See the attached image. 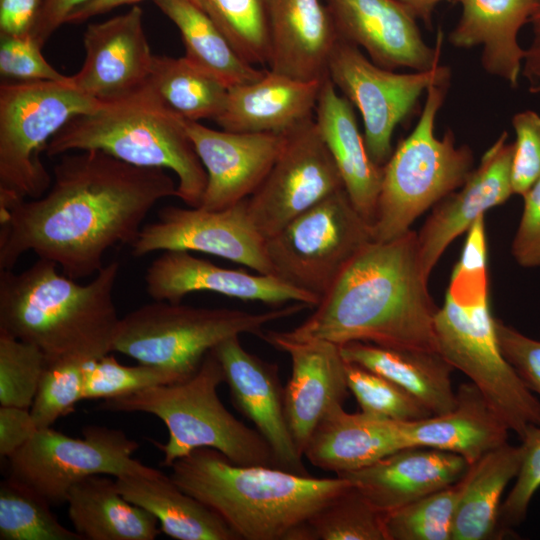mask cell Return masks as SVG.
<instances>
[{
  "label": "cell",
  "mask_w": 540,
  "mask_h": 540,
  "mask_svg": "<svg viewBox=\"0 0 540 540\" xmlns=\"http://www.w3.org/2000/svg\"><path fill=\"white\" fill-rule=\"evenodd\" d=\"M172 196L177 183L167 170L99 150L62 154L41 197L0 211V270L31 251L75 280L94 276L106 251L132 245L153 207Z\"/></svg>",
  "instance_id": "obj_1"
},
{
  "label": "cell",
  "mask_w": 540,
  "mask_h": 540,
  "mask_svg": "<svg viewBox=\"0 0 540 540\" xmlns=\"http://www.w3.org/2000/svg\"><path fill=\"white\" fill-rule=\"evenodd\" d=\"M417 232L369 242L349 262L315 311L283 334L337 345L360 341L437 352L435 316Z\"/></svg>",
  "instance_id": "obj_2"
},
{
  "label": "cell",
  "mask_w": 540,
  "mask_h": 540,
  "mask_svg": "<svg viewBox=\"0 0 540 540\" xmlns=\"http://www.w3.org/2000/svg\"><path fill=\"white\" fill-rule=\"evenodd\" d=\"M119 270L112 261L85 284L40 258L21 272L0 270V332L36 346L47 363H89L113 352Z\"/></svg>",
  "instance_id": "obj_3"
},
{
  "label": "cell",
  "mask_w": 540,
  "mask_h": 540,
  "mask_svg": "<svg viewBox=\"0 0 540 540\" xmlns=\"http://www.w3.org/2000/svg\"><path fill=\"white\" fill-rule=\"evenodd\" d=\"M171 479L217 513L239 540H308L307 521L352 481L239 465L198 448L171 465Z\"/></svg>",
  "instance_id": "obj_4"
},
{
  "label": "cell",
  "mask_w": 540,
  "mask_h": 540,
  "mask_svg": "<svg viewBox=\"0 0 540 540\" xmlns=\"http://www.w3.org/2000/svg\"><path fill=\"white\" fill-rule=\"evenodd\" d=\"M484 218L467 230L444 303L435 316L438 353L481 391L508 429L521 439L540 425V400L501 353L489 304Z\"/></svg>",
  "instance_id": "obj_5"
},
{
  "label": "cell",
  "mask_w": 540,
  "mask_h": 540,
  "mask_svg": "<svg viewBox=\"0 0 540 540\" xmlns=\"http://www.w3.org/2000/svg\"><path fill=\"white\" fill-rule=\"evenodd\" d=\"M99 150L128 164L172 171L177 196L199 207L207 173L186 132L185 120L171 110L147 81L120 98L79 115L49 142L46 154Z\"/></svg>",
  "instance_id": "obj_6"
},
{
  "label": "cell",
  "mask_w": 540,
  "mask_h": 540,
  "mask_svg": "<svg viewBox=\"0 0 540 540\" xmlns=\"http://www.w3.org/2000/svg\"><path fill=\"white\" fill-rule=\"evenodd\" d=\"M221 383H224L222 367L210 351L189 378L106 399L100 407L159 418L167 427L168 440L154 444L163 454L161 465L165 467H171L195 449L212 448L235 464L279 468L262 435L223 405L217 394Z\"/></svg>",
  "instance_id": "obj_7"
},
{
  "label": "cell",
  "mask_w": 540,
  "mask_h": 540,
  "mask_svg": "<svg viewBox=\"0 0 540 540\" xmlns=\"http://www.w3.org/2000/svg\"><path fill=\"white\" fill-rule=\"evenodd\" d=\"M449 84L428 88L413 131L402 139L383 166L381 189L372 223L374 241H388L410 230L431 206L460 188L473 170L467 145H456L448 129L435 135V122Z\"/></svg>",
  "instance_id": "obj_8"
},
{
  "label": "cell",
  "mask_w": 540,
  "mask_h": 540,
  "mask_svg": "<svg viewBox=\"0 0 540 540\" xmlns=\"http://www.w3.org/2000/svg\"><path fill=\"white\" fill-rule=\"evenodd\" d=\"M306 308L311 307L294 302L280 309L250 313L154 300L121 317L113 352L168 370L183 381L199 369L205 356L223 340L244 333L262 338L267 324Z\"/></svg>",
  "instance_id": "obj_9"
},
{
  "label": "cell",
  "mask_w": 540,
  "mask_h": 540,
  "mask_svg": "<svg viewBox=\"0 0 540 540\" xmlns=\"http://www.w3.org/2000/svg\"><path fill=\"white\" fill-rule=\"evenodd\" d=\"M101 104L69 82L0 85V211L49 189L52 176L41 154L72 119Z\"/></svg>",
  "instance_id": "obj_10"
},
{
  "label": "cell",
  "mask_w": 540,
  "mask_h": 540,
  "mask_svg": "<svg viewBox=\"0 0 540 540\" xmlns=\"http://www.w3.org/2000/svg\"><path fill=\"white\" fill-rule=\"evenodd\" d=\"M373 240L371 225L340 189L266 239L274 276L320 300Z\"/></svg>",
  "instance_id": "obj_11"
},
{
  "label": "cell",
  "mask_w": 540,
  "mask_h": 540,
  "mask_svg": "<svg viewBox=\"0 0 540 540\" xmlns=\"http://www.w3.org/2000/svg\"><path fill=\"white\" fill-rule=\"evenodd\" d=\"M138 447L122 430L105 426H85L80 438L42 428L8 458L9 477L52 507L61 506L70 489L86 477L149 472L152 467L133 458Z\"/></svg>",
  "instance_id": "obj_12"
},
{
  "label": "cell",
  "mask_w": 540,
  "mask_h": 540,
  "mask_svg": "<svg viewBox=\"0 0 540 540\" xmlns=\"http://www.w3.org/2000/svg\"><path fill=\"white\" fill-rule=\"evenodd\" d=\"M328 77L362 117L364 142L371 159L383 167L390 158L392 136L423 92L450 84L445 65L413 73H396L372 62L357 46L339 38L328 63Z\"/></svg>",
  "instance_id": "obj_13"
},
{
  "label": "cell",
  "mask_w": 540,
  "mask_h": 540,
  "mask_svg": "<svg viewBox=\"0 0 540 540\" xmlns=\"http://www.w3.org/2000/svg\"><path fill=\"white\" fill-rule=\"evenodd\" d=\"M343 188L336 164L311 117L286 133L269 173L247 198L248 214L266 240Z\"/></svg>",
  "instance_id": "obj_14"
},
{
  "label": "cell",
  "mask_w": 540,
  "mask_h": 540,
  "mask_svg": "<svg viewBox=\"0 0 540 540\" xmlns=\"http://www.w3.org/2000/svg\"><path fill=\"white\" fill-rule=\"evenodd\" d=\"M265 242L248 214L245 199L217 211L162 207L156 220L142 227L131 247L135 257L167 250L200 252L273 275Z\"/></svg>",
  "instance_id": "obj_15"
},
{
  "label": "cell",
  "mask_w": 540,
  "mask_h": 540,
  "mask_svg": "<svg viewBox=\"0 0 540 540\" xmlns=\"http://www.w3.org/2000/svg\"><path fill=\"white\" fill-rule=\"evenodd\" d=\"M339 37L363 49L376 65L429 70L440 64L443 32L429 46L417 19L399 0H325Z\"/></svg>",
  "instance_id": "obj_16"
},
{
  "label": "cell",
  "mask_w": 540,
  "mask_h": 540,
  "mask_svg": "<svg viewBox=\"0 0 540 540\" xmlns=\"http://www.w3.org/2000/svg\"><path fill=\"white\" fill-rule=\"evenodd\" d=\"M262 339L290 357L291 375L284 388L285 415L294 443L304 457L317 427L348 397L346 361L339 345L328 341H295L271 330H265Z\"/></svg>",
  "instance_id": "obj_17"
},
{
  "label": "cell",
  "mask_w": 540,
  "mask_h": 540,
  "mask_svg": "<svg viewBox=\"0 0 540 540\" xmlns=\"http://www.w3.org/2000/svg\"><path fill=\"white\" fill-rule=\"evenodd\" d=\"M186 132L207 173L200 208L217 211L249 198L280 154L286 134L215 130L185 120Z\"/></svg>",
  "instance_id": "obj_18"
},
{
  "label": "cell",
  "mask_w": 540,
  "mask_h": 540,
  "mask_svg": "<svg viewBox=\"0 0 540 540\" xmlns=\"http://www.w3.org/2000/svg\"><path fill=\"white\" fill-rule=\"evenodd\" d=\"M211 351L222 367L232 403L269 444L278 467L310 476L288 427L278 366L245 350L238 335Z\"/></svg>",
  "instance_id": "obj_19"
},
{
  "label": "cell",
  "mask_w": 540,
  "mask_h": 540,
  "mask_svg": "<svg viewBox=\"0 0 540 540\" xmlns=\"http://www.w3.org/2000/svg\"><path fill=\"white\" fill-rule=\"evenodd\" d=\"M85 58L69 83L101 102L120 98L143 86L154 55L144 31L143 11L128 12L91 23L83 34Z\"/></svg>",
  "instance_id": "obj_20"
},
{
  "label": "cell",
  "mask_w": 540,
  "mask_h": 540,
  "mask_svg": "<svg viewBox=\"0 0 540 540\" xmlns=\"http://www.w3.org/2000/svg\"><path fill=\"white\" fill-rule=\"evenodd\" d=\"M147 294L155 301L181 303L193 292L208 291L270 305L301 302L316 307L319 300L274 275L250 274L220 267L189 251H162L144 275Z\"/></svg>",
  "instance_id": "obj_21"
},
{
  "label": "cell",
  "mask_w": 540,
  "mask_h": 540,
  "mask_svg": "<svg viewBox=\"0 0 540 540\" xmlns=\"http://www.w3.org/2000/svg\"><path fill=\"white\" fill-rule=\"evenodd\" d=\"M503 131L485 151L460 190L439 201L417 232L420 258L425 274L432 269L445 249L484 213L505 203L514 194L511 181L514 143Z\"/></svg>",
  "instance_id": "obj_22"
},
{
  "label": "cell",
  "mask_w": 540,
  "mask_h": 540,
  "mask_svg": "<svg viewBox=\"0 0 540 540\" xmlns=\"http://www.w3.org/2000/svg\"><path fill=\"white\" fill-rule=\"evenodd\" d=\"M470 464L455 453L408 447L368 466L337 474L386 514L460 481Z\"/></svg>",
  "instance_id": "obj_23"
},
{
  "label": "cell",
  "mask_w": 540,
  "mask_h": 540,
  "mask_svg": "<svg viewBox=\"0 0 540 540\" xmlns=\"http://www.w3.org/2000/svg\"><path fill=\"white\" fill-rule=\"evenodd\" d=\"M269 70L302 81L328 76L339 40L325 0H267Z\"/></svg>",
  "instance_id": "obj_24"
},
{
  "label": "cell",
  "mask_w": 540,
  "mask_h": 540,
  "mask_svg": "<svg viewBox=\"0 0 540 540\" xmlns=\"http://www.w3.org/2000/svg\"><path fill=\"white\" fill-rule=\"evenodd\" d=\"M539 0H460L461 15L448 35L456 48L481 47L486 73L515 88L522 77L525 48L518 35Z\"/></svg>",
  "instance_id": "obj_25"
},
{
  "label": "cell",
  "mask_w": 540,
  "mask_h": 540,
  "mask_svg": "<svg viewBox=\"0 0 540 540\" xmlns=\"http://www.w3.org/2000/svg\"><path fill=\"white\" fill-rule=\"evenodd\" d=\"M322 81L266 70L259 80L228 89L215 121L230 132L286 134L313 116Z\"/></svg>",
  "instance_id": "obj_26"
},
{
  "label": "cell",
  "mask_w": 540,
  "mask_h": 540,
  "mask_svg": "<svg viewBox=\"0 0 540 540\" xmlns=\"http://www.w3.org/2000/svg\"><path fill=\"white\" fill-rule=\"evenodd\" d=\"M353 108V104L338 93L330 78H324L315 107V121L349 199L372 226L383 167L369 156Z\"/></svg>",
  "instance_id": "obj_27"
},
{
  "label": "cell",
  "mask_w": 540,
  "mask_h": 540,
  "mask_svg": "<svg viewBox=\"0 0 540 540\" xmlns=\"http://www.w3.org/2000/svg\"><path fill=\"white\" fill-rule=\"evenodd\" d=\"M404 424L338 407L317 427L303 455L312 466L336 475L357 470L408 448Z\"/></svg>",
  "instance_id": "obj_28"
},
{
  "label": "cell",
  "mask_w": 540,
  "mask_h": 540,
  "mask_svg": "<svg viewBox=\"0 0 540 540\" xmlns=\"http://www.w3.org/2000/svg\"><path fill=\"white\" fill-rule=\"evenodd\" d=\"M456 399L447 413L405 422L408 446L455 453L472 464L507 443L510 430L471 381L460 384Z\"/></svg>",
  "instance_id": "obj_29"
},
{
  "label": "cell",
  "mask_w": 540,
  "mask_h": 540,
  "mask_svg": "<svg viewBox=\"0 0 540 540\" xmlns=\"http://www.w3.org/2000/svg\"><path fill=\"white\" fill-rule=\"evenodd\" d=\"M122 495L150 512L161 532L176 540H239L226 522L182 490L170 476L152 468L115 478Z\"/></svg>",
  "instance_id": "obj_30"
},
{
  "label": "cell",
  "mask_w": 540,
  "mask_h": 540,
  "mask_svg": "<svg viewBox=\"0 0 540 540\" xmlns=\"http://www.w3.org/2000/svg\"><path fill=\"white\" fill-rule=\"evenodd\" d=\"M346 362L376 372L420 401L432 415L451 411L457 402L451 373L453 367L437 352L397 349L367 342L339 346Z\"/></svg>",
  "instance_id": "obj_31"
},
{
  "label": "cell",
  "mask_w": 540,
  "mask_h": 540,
  "mask_svg": "<svg viewBox=\"0 0 540 540\" xmlns=\"http://www.w3.org/2000/svg\"><path fill=\"white\" fill-rule=\"evenodd\" d=\"M68 517L85 540H153L161 530L148 511L127 500L115 479L93 475L69 491Z\"/></svg>",
  "instance_id": "obj_32"
},
{
  "label": "cell",
  "mask_w": 540,
  "mask_h": 540,
  "mask_svg": "<svg viewBox=\"0 0 540 540\" xmlns=\"http://www.w3.org/2000/svg\"><path fill=\"white\" fill-rule=\"evenodd\" d=\"M522 446L507 443L470 464L453 521L451 540L502 538L499 515L505 488L515 479Z\"/></svg>",
  "instance_id": "obj_33"
},
{
  "label": "cell",
  "mask_w": 540,
  "mask_h": 540,
  "mask_svg": "<svg viewBox=\"0 0 540 540\" xmlns=\"http://www.w3.org/2000/svg\"><path fill=\"white\" fill-rule=\"evenodd\" d=\"M177 27L184 57L226 88L251 83L266 70L243 60L214 22L190 0H153Z\"/></svg>",
  "instance_id": "obj_34"
},
{
  "label": "cell",
  "mask_w": 540,
  "mask_h": 540,
  "mask_svg": "<svg viewBox=\"0 0 540 540\" xmlns=\"http://www.w3.org/2000/svg\"><path fill=\"white\" fill-rule=\"evenodd\" d=\"M148 82L161 100L187 121L216 120L228 88L185 57L154 55Z\"/></svg>",
  "instance_id": "obj_35"
},
{
  "label": "cell",
  "mask_w": 540,
  "mask_h": 540,
  "mask_svg": "<svg viewBox=\"0 0 540 540\" xmlns=\"http://www.w3.org/2000/svg\"><path fill=\"white\" fill-rule=\"evenodd\" d=\"M190 1L214 22L243 60L254 66L269 65L267 0Z\"/></svg>",
  "instance_id": "obj_36"
},
{
  "label": "cell",
  "mask_w": 540,
  "mask_h": 540,
  "mask_svg": "<svg viewBox=\"0 0 540 540\" xmlns=\"http://www.w3.org/2000/svg\"><path fill=\"white\" fill-rule=\"evenodd\" d=\"M51 507L22 483L4 479L0 484V539L83 540L58 521Z\"/></svg>",
  "instance_id": "obj_37"
},
{
  "label": "cell",
  "mask_w": 540,
  "mask_h": 540,
  "mask_svg": "<svg viewBox=\"0 0 540 540\" xmlns=\"http://www.w3.org/2000/svg\"><path fill=\"white\" fill-rule=\"evenodd\" d=\"M463 489L462 478L451 486L384 514L387 540H451Z\"/></svg>",
  "instance_id": "obj_38"
},
{
  "label": "cell",
  "mask_w": 540,
  "mask_h": 540,
  "mask_svg": "<svg viewBox=\"0 0 540 540\" xmlns=\"http://www.w3.org/2000/svg\"><path fill=\"white\" fill-rule=\"evenodd\" d=\"M306 526L308 540H387L384 514L354 485L320 508Z\"/></svg>",
  "instance_id": "obj_39"
},
{
  "label": "cell",
  "mask_w": 540,
  "mask_h": 540,
  "mask_svg": "<svg viewBox=\"0 0 540 540\" xmlns=\"http://www.w3.org/2000/svg\"><path fill=\"white\" fill-rule=\"evenodd\" d=\"M346 379L361 412L402 422L432 416L409 392L367 368L346 362Z\"/></svg>",
  "instance_id": "obj_40"
},
{
  "label": "cell",
  "mask_w": 540,
  "mask_h": 540,
  "mask_svg": "<svg viewBox=\"0 0 540 540\" xmlns=\"http://www.w3.org/2000/svg\"><path fill=\"white\" fill-rule=\"evenodd\" d=\"M179 381L168 370L142 363L124 365L109 353L86 363L83 400H106Z\"/></svg>",
  "instance_id": "obj_41"
},
{
  "label": "cell",
  "mask_w": 540,
  "mask_h": 540,
  "mask_svg": "<svg viewBox=\"0 0 540 540\" xmlns=\"http://www.w3.org/2000/svg\"><path fill=\"white\" fill-rule=\"evenodd\" d=\"M46 365L39 348L0 332V405L30 409Z\"/></svg>",
  "instance_id": "obj_42"
},
{
  "label": "cell",
  "mask_w": 540,
  "mask_h": 540,
  "mask_svg": "<svg viewBox=\"0 0 540 540\" xmlns=\"http://www.w3.org/2000/svg\"><path fill=\"white\" fill-rule=\"evenodd\" d=\"M85 365L78 360L47 363L30 408L38 429L52 427L75 411L83 400Z\"/></svg>",
  "instance_id": "obj_43"
},
{
  "label": "cell",
  "mask_w": 540,
  "mask_h": 540,
  "mask_svg": "<svg viewBox=\"0 0 540 540\" xmlns=\"http://www.w3.org/2000/svg\"><path fill=\"white\" fill-rule=\"evenodd\" d=\"M521 440L522 461L515 482L503 500L499 515L502 536L525 521L528 508L540 488V425H531Z\"/></svg>",
  "instance_id": "obj_44"
},
{
  "label": "cell",
  "mask_w": 540,
  "mask_h": 540,
  "mask_svg": "<svg viewBox=\"0 0 540 540\" xmlns=\"http://www.w3.org/2000/svg\"><path fill=\"white\" fill-rule=\"evenodd\" d=\"M42 46L32 35L0 36V73L15 82H69L43 56Z\"/></svg>",
  "instance_id": "obj_45"
},
{
  "label": "cell",
  "mask_w": 540,
  "mask_h": 540,
  "mask_svg": "<svg viewBox=\"0 0 540 540\" xmlns=\"http://www.w3.org/2000/svg\"><path fill=\"white\" fill-rule=\"evenodd\" d=\"M516 140L511 181L514 194L523 196L540 178V115L523 110L511 120Z\"/></svg>",
  "instance_id": "obj_46"
},
{
  "label": "cell",
  "mask_w": 540,
  "mask_h": 540,
  "mask_svg": "<svg viewBox=\"0 0 540 540\" xmlns=\"http://www.w3.org/2000/svg\"><path fill=\"white\" fill-rule=\"evenodd\" d=\"M495 330L504 358L524 385L540 396V340L524 335L497 318Z\"/></svg>",
  "instance_id": "obj_47"
},
{
  "label": "cell",
  "mask_w": 540,
  "mask_h": 540,
  "mask_svg": "<svg viewBox=\"0 0 540 540\" xmlns=\"http://www.w3.org/2000/svg\"><path fill=\"white\" fill-rule=\"evenodd\" d=\"M522 197L524 208L511 253L520 266L540 268V178Z\"/></svg>",
  "instance_id": "obj_48"
},
{
  "label": "cell",
  "mask_w": 540,
  "mask_h": 540,
  "mask_svg": "<svg viewBox=\"0 0 540 540\" xmlns=\"http://www.w3.org/2000/svg\"><path fill=\"white\" fill-rule=\"evenodd\" d=\"M30 409L0 406V455L9 458L37 432Z\"/></svg>",
  "instance_id": "obj_49"
},
{
  "label": "cell",
  "mask_w": 540,
  "mask_h": 540,
  "mask_svg": "<svg viewBox=\"0 0 540 540\" xmlns=\"http://www.w3.org/2000/svg\"><path fill=\"white\" fill-rule=\"evenodd\" d=\"M44 0H0V36L32 35Z\"/></svg>",
  "instance_id": "obj_50"
},
{
  "label": "cell",
  "mask_w": 540,
  "mask_h": 540,
  "mask_svg": "<svg viewBox=\"0 0 540 540\" xmlns=\"http://www.w3.org/2000/svg\"><path fill=\"white\" fill-rule=\"evenodd\" d=\"M89 0H44L38 22L32 32L43 47L53 33L66 24L70 14Z\"/></svg>",
  "instance_id": "obj_51"
},
{
  "label": "cell",
  "mask_w": 540,
  "mask_h": 540,
  "mask_svg": "<svg viewBox=\"0 0 540 540\" xmlns=\"http://www.w3.org/2000/svg\"><path fill=\"white\" fill-rule=\"evenodd\" d=\"M532 38L525 49L522 77L531 94H540V0L531 17Z\"/></svg>",
  "instance_id": "obj_52"
},
{
  "label": "cell",
  "mask_w": 540,
  "mask_h": 540,
  "mask_svg": "<svg viewBox=\"0 0 540 540\" xmlns=\"http://www.w3.org/2000/svg\"><path fill=\"white\" fill-rule=\"evenodd\" d=\"M140 1L142 0H89L70 14L66 24L82 23L92 17L105 14L120 6L135 4Z\"/></svg>",
  "instance_id": "obj_53"
},
{
  "label": "cell",
  "mask_w": 540,
  "mask_h": 540,
  "mask_svg": "<svg viewBox=\"0 0 540 540\" xmlns=\"http://www.w3.org/2000/svg\"><path fill=\"white\" fill-rule=\"evenodd\" d=\"M410 13L419 20H422L425 25L432 27V18L436 6L444 1L459 4L460 0H399Z\"/></svg>",
  "instance_id": "obj_54"
}]
</instances>
